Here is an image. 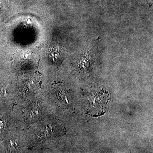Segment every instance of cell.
<instances>
[{"instance_id": "1", "label": "cell", "mask_w": 153, "mask_h": 153, "mask_svg": "<svg viewBox=\"0 0 153 153\" xmlns=\"http://www.w3.org/2000/svg\"><path fill=\"white\" fill-rule=\"evenodd\" d=\"M61 54L59 51V49L57 48H53L51 51L50 54V58H52V60L55 61H58V59L61 57Z\"/></svg>"}, {"instance_id": "2", "label": "cell", "mask_w": 153, "mask_h": 153, "mask_svg": "<svg viewBox=\"0 0 153 153\" xmlns=\"http://www.w3.org/2000/svg\"><path fill=\"white\" fill-rule=\"evenodd\" d=\"M10 146L11 147L15 148L17 146V143L15 141L11 140L10 141Z\"/></svg>"}]
</instances>
